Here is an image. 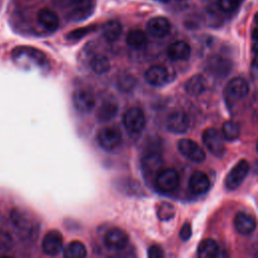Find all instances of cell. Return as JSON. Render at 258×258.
<instances>
[{
	"label": "cell",
	"mask_w": 258,
	"mask_h": 258,
	"mask_svg": "<svg viewBox=\"0 0 258 258\" xmlns=\"http://www.w3.org/2000/svg\"><path fill=\"white\" fill-rule=\"evenodd\" d=\"M57 4L66 8L69 13V18L74 21H82L95 10V0H56Z\"/></svg>",
	"instance_id": "1"
},
{
	"label": "cell",
	"mask_w": 258,
	"mask_h": 258,
	"mask_svg": "<svg viewBox=\"0 0 258 258\" xmlns=\"http://www.w3.org/2000/svg\"><path fill=\"white\" fill-rule=\"evenodd\" d=\"M11 222L18 234L25 238L33 235L37 228L36 223L32 217L26 212L18 209H14L11 212Z\"/></svg>",
	"instance_id": "2"
},
{
	"label": "cell",
	"mask_w": 258,
	"mask_h": 258,
	"mask_svg": "<svg viewBox=\"0 0 258 258\" xmlns=\"http://www.w3.org/2000/svg\"><path fill=\"white\" fill-rule=\"evenodd\" d=\"M202 139L206 148L213 155L222 156L225 153L226 147L224 143V137L216 128L211 127L205 129L202 135Z\"/></svg>",
	"instance_id": "3"
},
{
	"label": "cell",
	"mask_w": 258,
	"mask_h": 258,
	"mask_svg": "<svg viewBox=\"0 0 258 258\" xmlns=\"http://www.w3.org/2000/svg\"><path fill=\"white\" fill-rule=\"evenodd\" d=\"M154 183L159 191L171 192L175 190L179 184L178 173L173 168L162 169L156 174L154 178Z\"/></svg>",
	"instance_id": "4"
},
{
	"label": "cell",
	"mask_w": 258,
	"mask_h": 258,
	"mask_svg": "<svg viewBox=\"0 0 258 258\" xmlns=\"http://www.w3.org/2000/svg\"><path fill=\"white\" fill-rule=\"evenodd\" d=\"M177 149L179 153L186 159L192 162H203L206 159V153L204 149L194 140L188 138H182L177 142Z\"/></svg>",
	"instance_id": "5"
},
{
	"label": "cell",
	"mask_w": 258,
	"mask_h": 258,
	"mask_svg": "<svg viewBox=\"0 0 258 258\" xmlns=\"http://www.w3.org/2000/svg\"><path fill=\"white\" fill-rule=\"evenodd\" d=\"M250 169V165L246 159L239 160L233 168L229 171L226 176L225 184L228 189H236L240 186V184L244 181Z\"/></svg>",
	"instance_id": "6"
},
{
	"label": "cell",
	"mask_w": 258,
	"mask_h": 258,
	"mask_svg": "<svg viewBox=\"0 0 258 258\" xmlns=\"http://www.w3.org/2000/svg\"><path fill=\"white\" fill-rule=\"evenodd\" d=\"M145 115L138 107L128 109L123 115V124L130 133H138L145 126Z\"/></svg>",
	"instance_id": "7"
},
{
	"label": "cell",
	"mask_w": 258,
	"mask_h": 258,
	"mask_svg": "<svg viewBox=\"0 0 258 258\" xmlns=\"http://www.w3.org/2000/svg\"><path fill=\"white\" fill-rule=\"evenodd\" d=\"M97 140L99 145L107 150L112 151L119 146L122 141V135L117 128L104 127L97 134Z\"/></svg>",
	"instance_id": "8"
},
{
	"label": "cell",
	"mask_w": 258,
	"mask_h": 258,
	"mask_svg": "<svg viewBox=\"0 0 258 258\" xmlns=\"http://www.w3.org/2000/svg\"><path fill=\"white\" fill-rule=\"evenodd\" d=\"M162 156L159 152L151 150L146 152L141 159V166L143 174L147 178H155L156 174L161 170Z\"/></svg>",
	"instance_id": "9"
},
{
	"label": "cell",
	"mask_w": 258,
	"mask_h": 258,
	"mask_svg": "<svg viewBox=\"0 0 258 258\" xmlns=\"http://www.w3.org/2000/svg\"><path fill=\"white\" fill-rule=\"evenodd\" d=\"M63 239L62 235L57 230L48 231L42 239L41 249L48 256H55L62 251Z\"/></svg>",
	"instance_id": "10"
},
{
	"label": "cell",
	"mask_w": 258,
	"mask_h": 258,
	"mask_svg": "<svg viewBox=\"0 0 258 258\" xmlns=\"http://www.w3.org/2000/svg\"><path fill=\"white\" fill-rule=\"evenodd\" d=\"M73 102L75 108L81 113L91 112L96 105L94 94L86 89L77 90L73 95Z\"/></svg>",
	"instance_id": "11"
},
{
	"label": "cell",
	"mask_w": 258,
	"mask_h": 258,
	"mask_svg": "<svg viewBox=\"0 0 258 258\" xmlns=\"http://www.w3.org/2000/svg\"><path fill=\"white\" fill-rule=\"evenodd\" d=\"M127 233L120 228H111L104 237V243L111 250H121L128 244Z\"/></svg>",
	"instance_id": "12"
},
{
	"label": "cell",
	"mask_w": 258,
	"mask_h": 258,
	"mask_svg": "<svg viewBox=\"0 0 258 258\" xmlns=\"http://www.w3.org/2000/svg\"><path fill=\"white\" fill-rule=\"evenodd\" d=\"M189 119L187 115L181 111L172 112L166 120V128L174 134H183L188 130Z\"/></svg>",
	"instance_id": "13"
},
{
	"label": "cell",
	"mask_w": 258,
	"mask_h": 258,
	"mask_svg": "<svg viewBox=\"0 0 258 258\" xmlns=\"http://www.w3.org/2000/svg\"><path fill=\"white\" fill-rule=\"evenodd\" d=\"M145 81L154 87L164 86L169 79V74L166 68L160 64L151 66L144 73Z\"/></svg>",
	"instance_id": "14"
},
{
	"label": "cell",
	"mask_w": 258,
	"mask_h": 258,
	"mask_svg": "<svg viewBox=\"0 0 258 258\" xmlns=\"http://www.w3.org/2000/svg\"><path fill=\"white\" fill-rule=\"evenodd\" d=\"M170 22L162 16H155L148 20L146 28L148 33L155 38H163L170 32Z\"/></svg>",
	"instance_id": "15"
},
{
	"label": "cell",
	"mask_w": 258,
	"mask_h": 258,
	"mask_svg": "<svg viewBox=\"0 0 258 258\" xmlns=\"http://www.w3.org/2000/svg\"><path fill=\"white\" fill-rule=\"evenodd\" d=\"M249 93V85L247 81L241 77H237L229 81L226 86V94L233 100H241Z\"/></svg>",
	"instance_id": "16"
},
{
	"label": "cell",
	"mask_w": 258,
	"mask_h": 258,
	"mask_svg": "<svg viewBox=\"0 0 258 258\" xmlns=\"http://www.w3.org/2000/svg\"><path fill=\"white\" fill-rule=\"evenodd\" d=\"M211 181L203 171H195L188 180V189L194 195H203L210 189Z\"/></svg>",
	"instance_id": "17"
},
{
	"label": "cell",
	"mask_w": 258,
	"mask_h": 258,
	"mask_svg": "<svg viewBox=\"0 0 258 258\" xmlns=\"http://www.w3.org/2000/svg\"><path fill=\"white\" fill-rule=\"evenodd\" d=\"M207 69L211 74L217 77H225L230 73L232 62L221 55H213L208 59Z\"/></svg>",
	"instance_id": "18"
},
{
	"label": "cell",
	"mask_w": 258,
	"mask_h": 258,
	"mask_svg": "<svg viewBox=\"0 0 258 258\" xmlns=\"http://www.w3.org/2000/svg\"><path fill=\"white\" fill-rule=\"evenodd\" d=\"M234 226L240 234L249 235L256 228V220L248 213L239 212L234 218Z\"/></svg>",
	"instance_id": "19"
},
{
	"label": "cell",
	"mask_w": 258,
	"mask_h": 258,
	"mask_svg": "<svg viewBox=\"0 0 258 258\" xmlns=\"http://www.w3.org/2000/svg\"><path fill=\"white\" fill-rule=\"evenodd\" d=\"M190 46L183 40H177L167 47V56L174 61L186 60L190 56Z\"/></svg>",
	"instance_id": "20"
},
{
	"label": "cell",
	"mask_w": 258,
	"mask_h": 258,
	"mask_svg": "<svg viewBox=\"0 0 258 258\" xmlns=\"http://www.w3.org/2000/svg\"><path fill=\"white\" fill-rule=\"evenodd\" d=\"M37 20L38 23L47 31H54L59 25L57 14L48 8H42L38 11Z\"/></svg>",
	"instance_id": "21"
},
{
	"label": "cell",
	"mask_w": 258,
	"mask_h": 258,
	"mask_svg": "<svg viewBox=\"0 0 258 258\" xmlns=\"http://www.w3.org/2000/svg\"><path fill=\"white\" fill-rule=\"evenodd\" d=\"M118 112V104L115 100L109 99L102 103L97 111V119L100 122H108L113 119Z\"/></svg>",
	"instance_id": "22"
},
{
	"label": "cell",
	"mask_w": 258,
	"mask_h": 258,
	"mask_svg": "<svg viewBox=\"0 0 258 258\" xmlns=\"http://www.w3.org/2000/svg\"><path fill=\"white\" fill-rule=\"evenodd\" d=\"M206 87L207 83L205 78L202 75H195L186 81L184 85V90L188 95L197 97L205 92Z\"/></svg>",
	"instance_id": "23"
},
{
	"label": "cell",
	"mask_w": 258,
	"mask_h": 258,
	"mask_svg": "<svg viewBox=\"0 0 258 258\" xmlns=\"http://www.w3.org/2000/svg\"><path fill=\"white\" fill-rule=\"evenodd\" d=\"M127 44L133 49H143L148 42L146 33L140 29H132L126 37Z\"/></svg>",
	"instance_id": "24"
},
{
	"label": "cell",
	"mask_w": 258,
	"mask_h": 258,
	"mask_svg": "<svg viewBox=\"0 0 258 258\" xmlns=\"http://www.w3.org/2000/svg\"><path fill=\"white\" fill-rule=\"evenodd\" d=\"M219 245L213 239L203 240L198 247V256L200 258H213L219 254Z\"/></svg>",
	"instance_id": "25"
},
{
	"label": "cell",
	"mask_w": 258,
	"mask_h": 258,
	"mask_svg": "<svg viewBox=\"0 0 258 258\" xmlns=\"http://www.w3.org/2000/svg\"><path fill=\"white\" fill-rule=\"evenodd\" d=\"M102 31L103 36L107 41L114 42L122 33V24L118 20H109L104 24Z\"/></svg>",
	"instance_id": "26"
},
{
	"label": "cell",
	"mask_w": 258,
	"mask_h": 258,
	"mask_svg": "<svg viewBox=\"0 0 258 258\" xmlns=\"http://www.w3.org/2000/svg\"><path fill=\"white\" fill-rule=\"evenodd\" d=\"M62 255L66 258H84L87 256V248L80 241H73L62 248Z\"/></svg>",
	"instance_id": "27"
},
{
	"label": "cell",
	"mask_w": 258,
	"mask_h": 258,
	"mask_svg": "<svg viewBox=\"0 0 258 258\" xmlns=\"http://www.w3.org/2000/svg\"><path fill=\"white\" fill-rule=\"evenodd\" d=\"M92 71L97 75H104L109 72L111 64L109 58L104 54H97L92 57L90 61Z\"/></svg>",
	"instance_id": "28"
},
{
	"label": "cell",
	"mask_w": 258,
	"mask_h": 258,
	"mask_svg": "<svg viewBox=\"0 0 258 258\" xmlns=\"http://www.w3.org/2000/svg\"><path fill=\"white\" fill-rule=\"evenodd\" d=\"M241 133V129L238 123L234 121H226L222 126L223 137L228 141L236 140Z\"/></svg>",
	"instance_id": "29"
},
{
	"label": "cell",
	"mask_w": 258,
	"mask_h": 258,
	"mask_svg": "<svg viewBox=\"0 0 258 258\" xmlns=\"http://www.w3.org/2000/svg\"><path fill=\"white\" fill-rule=\"evenodd\" d=\"M118 87L124 92L131 91L136 85V79L131 74H123L118 78Z\"/></svg>",
	"instance_id": "30"
},
{
	"label": "cell",
	"mask_w": 258,
	"mask_h": 258,
	"mask_svg": "<svg viewBox=\"0 0 258 258\" xmlns=\"http://www.w3.org/2000/svg\"><path fill=\"white\" fill-rule=\"evenodd\" d=\"M241 0H218L219 8L223 12H233L240 6Z\"/></svg>",
	"instance_id": "31"
},
{
	"label": "cell",
	"mask_w": 258,
	"mask_h": 258,
	"mask_svg": "<svg viewBox=\"0 0 258 258\" xmlns=\"http://www.w3.org/2000/svg\"><path fill=\"white\" fill-rule=\"evenodd\" d=\"M13 240L10 234L6 231L0 230V251L6 252L9 251L13 245Z\"/></svg>",
	"instance_id": "32"
},
{
	"label": "cell",
	"mask_w": 258,
	"mask_h": 258,
	"mask_svg": "<svg viewBox=\"0 0 258 258\" xmlns=\"http://www.w3.org/2000/svg\"><path fill=\"white\" fill-rule=\"evenodd\" d=\"M174 215V209L170 204L162 203L158 209V217L161 220H168L171 219Z\"/></svg>",
	"instance_id": "33"
},
{
	"label": "cell",
	"mask_w": 258,
	"mask_h": 258,
	"mask_svg": "<svg viewBox=\"0 0 258 258\" xmlns=\"http://www.w3.org/2000/svg\"><path fill=\"white\" fill-rule=\"evenodd\" d=\"M94 29H95V26H88V27L78 28V29H75V30L71 31L67 35V38L68 39H80V38L84 37L85 35H87L88 33H90L91 31H93Z\"/></svg>",
	"instance_id": "34"
},
{
	"label": "cell",
	"mask_w": 258,
	"mask_h": 258,
	"mask_svg": "<svg viewBox=\"0 0 258 258\" xmlns=\"http://www.w3.org/2000/svg\"><path fill=\"white\" fill-rule=\"evenodd\" d=\"M147 255L150 258H161L163 257V250L159 245L154 244L148 248Z\"/></svg>",
	"instance_id": "35"
},
{
	"label": "cell",
	"mask_w": 258,
	"mask_h": 258,
	"mask_svg": "<svg viewBox=\"0 0 258 258\" xmlns=\"http://www.w3.org/2000/svg\"><path fill=\"white\" fill-rule=\"evenodd\" d=\"M191 227L189 223H184L179 231V237L183 241H187L191 236Z\"/></svg>",
	"instance_id": "36"
},
{
	"label": "cell",
	"mask_w": 258,
	"mask_h": 258,
	"mask_svg": "<svg viewBox=\"0 0 258 258\" xmlns=\"http://www.w3.org/2000/svg\"><path fill=\"white\" fill-rule=\"evenodd\" d=\"M157 1H160V2H168L170 0H157Z\"/></svg>",
	"instance_id": "37"
}]
</instances>
